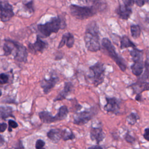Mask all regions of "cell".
<instances>
[{
	"instance_id": "4",
	"label": "cell",
	"mask_w": 149,
	"mask_h": 149,
	"mask_svg": "<svg viewBox=\"0 0 149 149\" xmlns=\"http://www.w3.org/2000/svg\"><path fill=\"white\" fill-rule=\"evenodd\" d=\"M89 71L90 73L88 74V77L94 86L97 87L104 82L105 71L104 63L97 62L89 68Z\"/></svg>"
},
{
	"instance_id": "5",
	"label": "cell",
	"mask_w": 149,
	"mask_h": 149,
	"mask_svg": "<svg viewBox=\"0 0 149 149\" xmlns=\"http://www.w3.org/2000/svg\"><path fill=\"white\" fill-rule=\"evenodd\" d=\"M70 11L71 15L76 19L83 20L94 16L97 10L93 6L88 7L71 5Z\"/></svg>"
},
{
	"instance_id": "23",
	"label": "cell",
	"mask_w": 149,
	"mask_h": 149,
	"mask_svg": "<svg viewBox=\"0 0 149 149\" xmlns=\"http://www.w3.org/2000/svg\"><path fill=\"white\" fill-rule=\"evenodd\" d=\"M14 49V45L12 40H5V43L3 45V49L4 51V55L5 56H8L10 55Z\"/></svg>"
},
{
	"instance_id": "1",
	"label": "cell",
	"mask_w": 149,
	"mask_h": 149,
	"mask_svg": "<svg viewBox=\"0 0 149 149\" xmlns=\"http://www.w3.org/2000/svg\"><path fill=\"white\" fill-rule=\"evenodd\" d=\"M84 41L87 49L91 52H97L101 49L99 28L95 21L90 22L86 28Z\"/></svg>"
},
{
	"instance_id": "20",
	"label": "cell",
	"mask_w": 149,
	"mask_h": 149,
	"mask_svg": "<svg viewBox=\"0 0 149 149\" xmlns=\"http://www.w3.org/2000/svg\"><path fill=\"white\" fill-rule=\"evenodd\" d=\"M13 109L10 107H0V119H5L8 117H14Z\"/></svg>"
},
{
	"instance_id": "17",
	"label": "cell",
	"mask_w": 149,
	"mask_h": 149,
	"mask_svg": "<svg viewBox=\"0 0 149 149\" xmlns=\"http://www.w3.org/2000/svg\"><path fill=\"white\" fill-rule=\"evenodd\" d=\"M63 129H52L48 132L47 136L48 138L54 143H57L62 138Z\"/></svg>"
},
{
	"instance_id": "35",
	"label": "cell",
	"mask_w": 149,
	"mask_h": 149,
	"mask_svg": "<svg viewBox=\"0 0 149 149\" xmlns=\"http://www.w3.org/2000/svg\"><path fill=\"white\" fill-rule=\"evenodd\" d=\"M143 137L145 140L149 141V127L146 128L144 129V132L143 133Z\"/></svg>"
},
{
	"instance_id": "19",
	"label": "cell",
	"mask_w": 149,
	"mask_h": 149,
	"mask_svg": "<svg viewBox=\"0 0 149 149\" xmlns=\"http://www.w3.org/2000/svg\"><path fill=\"white\" fill-rule=\"evenodd\" d=\"M144 63L143 61H139L133 62V65L131 66V70L132 73L136 76H140L144 71Z\"/></svg>"
},
{
	"instance_id": "21",
	"label": "cell",
	"mask_w": 149,
	"mask_h": 149,
	"mask_svg": "<svg viewBox=\"0 0 149 149\" xmlns=\"http://www.w3.org/2000/svg\"><path fill=\"white\" fill-rule=\"evenodd\" d=\"M130 55L132 56V59L133 62L139 61H143V50L135 48H133L132 50L130 51Z\"/></svg>"
},
{
	"instance_id": "39",
	"label": "cell",
	"mask_w": 149,
	"mask_h": 149,
	"mask_svg": "<svg viewBox=\"0 0 149 149\" xmlns=\"http://www.w3.org/2000/svg\"><path fill=\"white\" fill-rule=\"evenodd\" d=\"M4 143H5V141L2 138V137L0 135V147L2 146L4 144Z\"/></svg>"
},
{
	"instance_id": "15",
	"label": "cell",
	"mask_w": 149,
	"mask_h": 149,
	"mask_svg": "<svg viewBox=\"0 0 149 149\" xmlns=\"http://www.w3.org/2000/svg\"><path fill=\"white\" fill-rule=\"evenodd\" d=\"M129 87H132L133 94H141L144 91L149 90V82L137 81Z\"/></svg>"
},
{
	"instance_id": "24",
	"label": "cell",
	"mask_w": 149,
	"mask_h": 149,
	"mask_svg": "<svg viewBox=\"0 0 149 149\" xmlns=\"http://www.w3.org/2000/svg\"><path fill=\"white\" fill-rule=\"evenodd\" d=\"M68 113H69V110L67 107L65 105H62L59 108L58 113L56 114L59 119V120H62L67 117Z\"/></svg>"
},
{
	"instance_id": "8",
	"label": "cell",
	"mask_w": 149,
	"mask_h": 149,
	"mask_svg": "<svg viewBox=\"0 0 149 149\" xmlns=\"http://www.w3.org/2000/svg\"><path fill=\"white\" fill-rule=\"evenodd\" d=\"M12 41L14 45L13 50L15 49L14 59L20 62H26L28 55L26 48L17 41L13 40Z\"/></svg>"
},
{
	"instance_id": "38",
	"label": "cell",
	"mask_w": 149,
	"mask_h": 149,
	"mask_svg": "<svg viewBox=\"0 0 149 149\" xmlns=\"http://www.w3.org/2000/svg\"><path fill=\"white\" fill-rule=\"evenodd\" d=\"M141 99H142V97H141V94H136V95L135 97V100L137 101H141Z\"/></svg>"
},
{
	"instance_id": "25",
	"label": "cell",
	"mask_w": 149,
	"mask_h": 149,
	"mask_svg": "<svg viewBox=\"0 0 149 149\" xmlns=\"http://www.w3.org/2000/svg\"><path fill=\"white\" fill-rule=\"evenodd\" d=\"M130 33L132 37L136 39L139 38L141 34V29L139 25L132 24L130 26Z\"/></svg>"
},
{
	"instance_id": "26",
	"label": "cell",
	"mask_w": 149,
	"mask_h": 149,
	"mask_svg": "<svg viewBox=\"0 0 149 149\" xmlns=\"http://www.w3.org/2000/svg\"><path fill=\"white\" fill-rule=\"evenodd\" d=\"M75 139V136L73 132L68 129H63L62 138V139L64 141H67L69 140H73Z\"/></svg>"
},
{
	"instance_id": "9",
	"label": "cell",
	"mask_w": 149,
	"mask_h": 149,
	"mask_svg": "<svg viewBox=\"0 0 149 149\" xmlns=\"http://www.w3.org/2000/svg\"><path fill=\"white\" fill-rule=\"evenodd\" d=\"M107 104L104 107V109L108 112L118 114L120 109V101L116 97H106Z\"/></svg>"
},
{
	"instance_id": "33",
	"label": "cell",
	"mask_w": 149,
	"mask_h": 149,
	"mask_svg": "<svg viewBox=\"0 0 149 149\" xmlns=\"http://www.w3.org/2000/svg\"><path fill=\"white\" fill-rule=\"evenodd\" d=\"M136 5L139 7L143 6L146 3H149V0H133Z\"/></svg>"
},
{
	"instance_id": "18",
	"label": "cell",
	"mask_w": 149,
	"mask_h": 149,
	"mask_svg": "<svg viewBox=\"0 0 149 149\" xmlns=\"http://www.w3.org/2000/svg\"><path fill=\"white\" fill-rule=\"evenodd\" d=\"M38 115L41 120L45 123H51L59 121L56 115L52 116V114L48 111H41L39 112Z\"/></svg>"
},
{
	"instance_id": "37",
	"label": "cell",
	"mask_w": 149,
	"mask_h": 149,
	"mask_svg": "<svg viewBox=\"0 0 149 149\" xmlns=\"http://www.w3.org/2000/svg\"><path fill=\"white\" fill-rule=\"evenodd\" d=\"M123 2L125 5L128 6H131L133 3L134 1L133 0H123Z\"/></svg>"
},
{
	"instance_id": "30",
	"label": "cell",
	"mask_w": 149,
	"mask_h": 149,
	"mask_svg": "<svg viewBox=\"0 0 149 149\" xmlns=\"http://www.w3.org/2000/svg\"><path fill=\"white\" fill-rule=\"evenodd\" d=\"M125 141L127 142V143H133L136 139L134 137H133V136H132L129 133V132H127L125 136V137H124Z\"/></svg>"
},
{
	"instance_id": "2",
	"label": "cell",
	"mask_w": 149,
	"mask_h": 149,
	"mask_svg": "<svg viewBox=\"0 0 149 149\" xmlns=\"http://www.w3.org/2000/svg\"><path fill=\"white\" fill-rule=\"evenodd\" d=\"M65 26V22H62L59 17H54L45 24H38L37 29L42 37L45 38L49 37L53 33H57L60 29H63Z\"/></svg>"
},
{
	"instance_id": "41",
	"label": "cell",
	"mask_w": 149,
	"mask_h": 149,
	"mask_svg": "<svg viewBox=\"0 0 149 149\" xmlns=\"http://www.w3.org/2000/svg\"><path fill=\"white\" fill-rule=\"evenodd\" d=\"M88 148H99V149H100V148H102V147L100 146H99V144H97L96 146H91Z\"/></svg>"
},
{
	"instance_id": "14",
	"label": "cell",
	"mask_w": 149,
	"mask_h": 149,
	"mask_svg": "<svg viewBox=\"0 0 149 149\" xmlns=\"http://www.w3.org/2000/svg\"><path fill=\"white\" fill-rule=\"evenodd\" d=\"M116 13L119 18L123 20H127L132 13L130 6L126 5H119L116 10Z\"/></svg>"
},
{
	"instance_id": "6",
	"label": "cell",
	"mask_w": 149,
	"mask_h": 149,
	"mask_svg": "<svg viewBox=\"0 0 149 149\" xmlns=\"http://www.w3.org/2000/svg\"><path fill=\"white\" fill-rule=\"evenodd\" d=\"M97 107L94 106L80 112H76L73 116V123L82 126L88 123L97 113Z\"/></svg>"
},
{
	"instance_id": "31",
	"label": "cell",
	"mask_w": 149,
	"mask_h": 149,
	"mask_svg": "<svg viewBox=\"0 0 149 149\" xmlns=\"http://www.w3.org/2000/svg\"><path fill=\"white\" fill-rule=\"evenodd\" d=\"M8 125H9V128H8L9 132H12V129H15L18 127L17 123L13 120H8Z\"/></svg>"
},
{
	"instance_id": "29",
	"label": "cell",
	"mask_w": 149,
	"mask_h": 149,
	"mask_svg": "<svg viewBox=\"0 0 149 149\" xmlns=\"http://www.w3.org/2000/svg\"><path fill=\"white\" fill-rule=\"evenodd\" d=\"M9 81V76L5 73L0 74V84H4Z\"/></svg>"
},
{
	"instance_id": "3",
	"label": "cell",
	"mask_w": 149,
	"mask_h": 149,
	"mask_svg": "<svg viewBox=\"0 0 149 149\" xmlns=\"http://www.w3.org/2000/svg\"><path fill=\"white\" fill-rule=\"evenodd\" d=\"M101 45L107 51L109 56L119 66L122 72L126 69V63L123 58H122L116 51L115 48L111 41L107 38H103L101 40Z\"/></svg>"
},
{
	"instance_id": "16",
	"label": "cell",
	"mask_w": 149,
	"mask_h": 149,
	"mask_svg": "<svg viewBox=\"0 0 149 149\" xmlns=\"http://www.w3.org/2000/svg\"><path fill=\"white\" fill-rule=\"evenodd\" d=\"M74 43V36L70 33H66L62 36V39L58 45V48H61L65 44L68 48H72Z\"/></svg>"
},
{
	"instance_id": "32",
	"label": "cell",
	"mask_w": 149,
	"mask_h": 149,
	"mask_svg": "<svg viewBox=\"0 0 149 149\" xmlns=\"http://www.w3.org/2000/svg\"><path fill=\"white\" fill-rule=\"evenodd\" d=\"M45 142L42 140H41V139H38L36 141V146H35V147L37 149H40V148H42L44 147V146H45Z\"/></svg>"
},
{
	"instance_id": "36",
	"label": "cell",
	"mask_w": 149,
	"mask_h": 149,
	"mask_svg": "<svg viewBox=\"0 0 149 149\" xmlns=\"http://www.w3.org/2000/svg\"><path fill=\"white\" fill-rule=\"evenodd\" d=\"M7 128V125L5 123H0V132H3Z\"/></svg>"
},
{
	"instance_id": "40",
	"label": "cell",
	"mask_w": 149,
	"mask_h": 149,
	"mask_svg": "<svg viewBox=\"0 0 149 149\" xmlns=\"http://www.w3.org/2000/svg\"><path fill=\"white\" fill-rule=\"evenodd\" d=\"M81 1H83L84 3H94V2L95 1V0H81Z\"/></svg>"
},
{
	"instance_id": "11",
	"label": "cell",
	"mask_w": 149,
	"mask_h": 149,
	"mask_svg": "<svg viewBox=\"0 0 149 149\" xmlns=\"http://www.w3.org/2000/svg\"><path fill=\"white\" fill-rule=\"evenodd\" d=\"M90 137L92 141H95L99 144L105 138V135L101 127H91L90 131Z\"/></svg>"
},
{
	"instance_id": "7",
	"label": "cell",
	"mask_w": 149,
	"mask_h": 149,
	"mask_svg": "<svg viewBox=\"0 0 149 149\" xmlns=\"http://www.w3.org/2000/svg\"><path fill=\"white\" fill-rule=\"evenodd\" d=\"M12 6L6 1H0V19L3 22L9 21L13 16Z\"/></svg>"
},
{
	"instance_id": "27",
	"label": "cell",
	"mask_w": 149,
	"mask_h": 149,
	"mask_svg": "<svg viewBox=\"0 0 149 149\" xmlns=\"http://www.w3.org/2000/svg\"><path fill=\"white\" fill-rule=\"evenodd\" d=\"M140 119L139 116L137 113L134 112H132L130 115H129L126 118V121L127 123L130 125L133 126L136 123L137 120Z\"/></svg>"
},
{
	"instance_id": "13",
	"label": "cell",
	"mask_w": 149,
	"mask_h": 149,
	"mask_svg": "<svg viewBox=\"0 0 149 149\" xmlns=\"http://www.w3.org/2000/svg\"><path fill=\"white\" fill-rule=\"evenodd\" d=\"M73 89V85L72 83L70 81L65 82L64 84L63 89L58 94V95L54 98V101H61L65 100L68 95H69Z\"/></svg>"
},
{
	"instance_id": "22",
	"label": "cell",
	"mask_w": 149,
	"mask_h": 149,
	"mask_svg": "<svg viewBox=\"0 0 149 149\" xmlns=\"http://www.w3.org/2000/svg\"><path fill=\"white\" fill-rule=\"evenodd\" d=\"M120 47L122 49L129 47L135 48L136 45L129 39V38L127 36H123L120 39Z\"/></svg>"
},
{
	"instance_id": "10",
	"label": "cell",
	"mask_w": 149,
	"mask_h": 149,
	"mask_svg": "<svg viewBox=\"0 0 149 149\" xmlns=\"http://www.w3.org/2000/svg\"><path fill=\"white\" fill-rule=\"evenodd\" d=\"M59 77L51 76L49 79H44L41 82V87L45 94H48L59 81Z\"/></svg>"
},
{
	"instance_id": "12",
	"label": "cell",
	"mask_w": 149,
	"mask_h": 149,
	"mask_svg": "<svg viewBox=\"0 0 149 149\" xmlns=\"http://www.w3.org/2000/svg\"><path fill=\"white\" fill-rule=\"evenodd\" d=\"M29 49L32 53L37 52H42L47 47V43L42 41L38 36H37L34 43L29 44Z\"/></svg>"
},
{
	"instance_id": "34",
	"label": "cell",
	"mask_w": 149,
	"mask_h": 149,
	"mask_svg": "<svg viewBox=\"0 0 149 149\" xmlns=\"http://www.w3.org/2000/svg\"><path fill=\"white\" fill-rule=\"evenodd\" d=\"M24 6L27 8V9L30 12H33L34 11V8H33V1H31L27 3L24 4Z\"/></svg>"
},
{
	"instance_id": "28",
	"label": "cell",
	"mask_w": 149,
	"mask_h": 149,
	"mask_svg": "<svg viewBox=\"0 0 149 149\" xmlns=\"http://www.w3.org/2000/svg\"><path fill=\"white\" fill-rule=\"evenodd\" d=\"M144 68L145 70L143 74L139 79L138 81H145L149 77V63L147 60L144 62Z\"/></svg>"
},
{
	"instance_id": "42",
	"label": "cell",
	"mask_w": 149,
	"mask_h": 149,
	"mask_svg": "<svg viewBox=\"0 0 149 149\" xmlns=\"http://www.w3.org/2000/svg\"><path fill=\"white\" fill-rule=\"evenodd\" d=\"M2 95V91H1V90H0V97Z\"/></svg>"
}]
</instances>
